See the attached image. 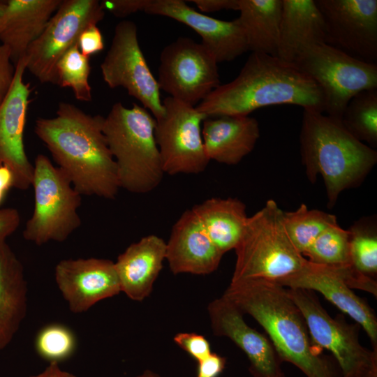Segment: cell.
Here are the masks:
<instances>
[{
    "label": "cell",
    "mask_w": 377,
    "mask_h": 377,
    "mask_svg": "<svg viewBox=\"0 0 377 377\" xmlns=\"http://www.w3.org/2000/svg\"><path fill=\"white\" fill-rule=\"evenodd\" d=\"M104 117L61 102L56 116L36 119L34 133L82 196L112 200L120 189L117 165L103 133Z\"/></svg>",
    "instance_id": "6da1fadb"
},
{
    "label": "cell",
    "mask_w": 377,
    "mask_h": 377,
    "mask_svg": "<svg viewBox=\"0 0 377 377\" xmlns=\"http://www.w3.org/2000/svg\"><path fill=\"white\" fill-rule=\"evenodd\" d=\"M286 104L324 110L321 89L294 64L251 52L233 80L218 86L195 107L209 117L249 116L263 107Z\"/></svg>",
    "instance_id": "7a4b0ae2"
},
{
    "label": "cell",
    "mask_w": 377,
    "mask_h": 377,
    "mask_svg": "<svg viewBox=\"0 0 377 377\" xmlns=\"http://www.w3.org/2000/svg\"><path fill=\"white\" fill-rule=\"evenodd\" d=\"M223 295L263 327L281 362L293 364L306 377H339L313 343L287 288L268 280L249 279L230 282Z\"/></svg>",
    "instance_id": "3957f363"
},
{
    "label": "cell",
    "mask_w": 377,
    "mask_h": 377,
    "mask_svg": "<svg viewBox=\"0 0 377 377\" xmlns=\"http://www.w3.org/2000/svg\"><path fill=\"white\" fill-rule=\"evenodd\" d=\"M300 142L306 177L313 184L322 177L329 208L342 191L361 184L377 162L375 149L354 138L341 120L316 110L304 109Z\"/></svg>",
    "instance_id": "277c9868"
},
{
    "label": "cell",
    "mask_w": 377,
    "mask_h": 377,
    "mask_svg": "<svg viewBox=\"0 0 377 377\" xmlns=\"http://www.w3.org/2000/svg\"><path fill=\"white\" fill-rule=\"evenodd\" d=\"M156 119L136 103H114L104 117L103 133L117 165L120 188L147 193L165 174L155 138Z\"/></svg>",
    "instance_id": "5b68a950"
},
{
    "label": "cell",
    "mask_w": 377,
    "mask_h": 377,
    "mask_svg": "<svg viewBox=\"0 0 377 377\" xmlns=\"http://www.w3.org/2000/svg\"><path fill=\"white\" fill-rule=\"evenodd\" d=\"M283 211L274 200L248 218L235 249L231 282L265 279L278 282L302 269L306 262L290 241L283 222Z\"/></svg>",
    "instance_id": "8992f818"
},
{
    "label": "cell",
    "mask_w": 377,
    "mask_h": 377,
    "mask_svg": "<svg viewBox=\"0 0 377 377\" xmlns=\"http://www.w3.org/2000/svg\"><path fill=\"white\" fill-rule=\"evenodd\" d=\"M34 205L22 231L23 238L41 246L66 241L82 224V195L44 154L36 156L31 183Z\"/></svg>",
    "instance_id": "52a82bcc"
},
{
    "label": "cell",
    "mask_w": 377,
    "mask_h": 377,
    "mask_svg": "<svg viewBox=\"0 0 377 377\" xmlns=\"http://www.w3.org/2000/svg\"><path fill=\"white\" fill-rule=\"evenodd\" d=\"M293 64L321 89L323 113L339 120L355 95L377 89L376 64L355 59L325 43L308 47Z\"/></svg>",
    "instance_id": "ba28073f"
},
{
    "label": "cell",
    "mask_w": 377,
    "mask_h": 377,
    "mask_svg": "<svg viewBox=\"0 0 377 377\" xmlns=\"http://www.w3.org/2000/svg\"><path fill=\"white\" fill-rule=\"evenodd\" d=\"M288 290L305 319L313 343L336 358L340 377H377V351L360 343L357 325L348 324L342 316L332 318L313 291Z\"/></svg>",
    "instance_id": "9c48e42d"
},
{
    "label": "cell",
    "mask_w": 377,
    "mask_h": 377,
    "mask_svg": "<svg viewBox=\"0 0 377 377\" xmlns=\"http://www.w3.org/2000/svg\"><path fill=\"white\" fill-rule=\"evenodd\" d=\"M105 16L101 1L62 0L41 35L27 49V69L41 83L57 84V64L82 32Z\"/></svg>",
    "instance_id": "30bf717a"
},
{
    "label": "cell",
    "mask_w": 377,
    "mask_h": 377,
    "mask_svg": "<svg viewBox=\"0 0 377 377\" xmlns=\"http://www.w3.org/2000/svg\"><path fill=\"white\" fill-rule=\"evenodd\" d=\"M163 115L156 119L155 138L164 173L199 174L209 162L202 136L207 117L195 106L171 96L163 100Z\"/></svg>",
    "instance_id": "8fae6325"
},
{
    "label": "cell",
    "mask_w": 377,
    "mask_h": 377,
    "mask_svg": "<svg viewBox=\"0 0 377 377\" xmlns=\"http://www.w3.org/2000/svg\"><path fill=\"white\" fill-rule=\"evenodd\" d=\"M157 82L169 96L197 106L220 85L218 62L202 43L181 36L162 50Z\"/></svg>",
    "instance_id": "7c38bea8"
},
{
    "label": "cell",
    "mask_w": 377,
    "mask_h": 377,
    "mask_svg": "<svg viewBox=\"0 0 377 377\" xmlns=\"http://www.w3.org/2000/svg\"><path fill=\"white\" fill-rule=\"evenodd\" d=\"M101 70L109 87L124 88L151 112L155 119L163 115L161 90L140 47L138 29L133 22L122 20L115 26Z\"/></svg>",
    "instance_id": "4fadbf2b"
},
{
    "label": "cell",
    "mask_w": 377,
    "mask_h": 377,
    "mask_svg": "<svg viewBox=\"0 0 377 377\" xmlns=\"http://www.w3.org/2000/svg\"><path fill=\"white\" fill-rule=\"evenodd\" d=\"M315 1L325 24L327 43L355 59L376 64L377 1Z\"/></svg>",
    "instance_id": "5bb4252c"
},
{
    "label": "cell",
    "mask_w": 377,
    "mask_h": 377,
    "mask_svg": "<svg viewBox=\"0 0 377 377\" xmlns=\"http://www.w3.org/2000/svg\"><path fill=\"white\" fill-rule=\"evenodd\" d=\"M26 70L24 57L15 66L12 86L0 105V166H6L11 170L14 188L22 191L31 187L34 175V164L27 155L24 142L31 93L30 84L24 82Z\"/></svg>",
    "instance_id": "9a60e30c"
},
{
    "label": "cell",
    "mask_w": 377,
    "mask_h": 377,
    "mask_svg": "<svg viewBox=\"0 0 377 377\" xmlns=\"http://www.w3.org/2000/svg\"><path fill=\"white\" fill-rule=\"evenodd\" d=\"M54 280L69 310L87 311L101 300L121 293L114 262L103 258H68L57 263Z\"/></svg>",
    "instance_id": "2e32d148"
},
{
    "label": "cell",
    "mask_w": 377,
    "mask_h": 377,
    "mask_svg": "<svg viewBox=\"0 0 377 377\" xmlns=\"http://www.w3.org/2000/svg\"><path fill=\"white\" fill-rule=\"evenodd\" d=\"M144 12L167 17L191 27L201 36V43L218 64L232 61L249 51L237 18L231 21L216 19L198 12L182 0H147Z\"/></svg>",
    "instance_id": "e0dca14e"
},
{
    "label": "cell",
    "mask_w": 377,
    "mask_h": 377,
    "mask_svg": "<svg viewBox=\"0 0 377 377\" xmlns=\"http://www.w3.org/2000/svg\"><path fill=\"white\" fill-rule=\"evenodd\" d=\"M207 311L214 334L229 338L244 351L254 377H276L282 372V362L271 341L247 325L232 302L222 295L209 304Z\"/></svg>",
    "instance_id": "ac0fdd59"
},
{
    "label": "cell",
    "mask_w": 377,
    "mask_h": 377,
    "mask_svg": "<svg viewBox=\"0 0 377 377\" xmlns=\"http://www.w3.org/2000/svg\"><path fill=\"white\" fill-rule=\"evenodd\" d=\"M276 283L287 288L319 292L362 326L369 337L374 350L377 351V318L374 311L355 294L335 270L307 260L298 272Z\"/></svg>",
    "instance_id": "d6986e66"
},
{
    "label": "cell",
    "mask_w": 377,
    "mask_h": 377,
    "mask_svg": "<svg viewBox=\"0 0 377 377\" xmlns=\"http://www.w3.org/2000/svg\"><path fill=\"white\" fill-rule=\"evenodd\" d=\"M223 256L194 212L185 211L166 242L165 259L170 271L174 274H209L218 268Z\"/></svg>",
    "instance_id": "ffe728a7"
},
{
    "label": "cell",
    "mask_w": 377,
    "mask_h": 377,
    "mask_svg": "<svg viewBox=\"0 0 377 377\" xmlns=\"http://www.w3.org/2000/svg\"><path fill=\"white\" fill-rule=\"evenodd\" d=\"M166 242L155 235L130 244L114 262L121 292L133 301L147 297L163 268Z\"/></svg>",
    "instance_id": "44dd1931"
},
{
    "label": "cell",
    "mask_w": 377,
    "mask_h": 377,
    "mask_svg": "<svg viewBox=\"0 0 377 377\" xmlns=\"http://www.w3.org/2000/svg\"><path fill=\"white\" fill-rule=\"evenodd\" d=\"M62 0H8L0 18V43L16 66L43 32Z\"/></svg>",
    "instance_id": "7402d4cb"
},
{
    "label": "cell",
    "mask_w": 377,
    "mask_h": 377,
    "mask_svg": "<svg viewBox=\"0 0 377 377\" xmlns=\"http://www.w3.org/2000/svg\"><path fill=\"white\" fill-rule=\"evenodd\" d=\"M202 136L209 161L236 165L254 149L260 129L249 116L209 117L202 122Z\"/></svg>",
    "instance_id": "603a6c76"
},
{
    "label": "cell",
    "mask_w": 377,
    "mask_h": 377,
    "mask_svg": "<svg viewBox=\"0 0 377 377\" xmlns=\"http://www.w3.org/2000/svg\"><path fill=\"white\" fill-rule=\"evenodd\" d=\"M327 43L325 24L315 0H282L276 57L293 64L308 47Z\"/></svg>",
    "instance_id": "cb8c5ba5"
},
{
    "label": "cell",
    "mask_w": 377,
    "mask_h": 377,
    "mask_svg": "<svg viewBox=\"0 0 377 377\" xmlns=\"http://www.w3.org/2000/svg\"><path fill=\"white\" fill-rule=\"evenodd\" d=\"M27 312L24 267L6 241L0 242V350L18 332Z\"/></svg>",
    "instance_id": "d4e9b609"
},
{
    "label": "cell",
    "mask_w": 377,
    "mask_h": 377,
    "mask_svg": "<svg viewBox=\"0 0 377 377\" xmlns=\"http://www.w3.org/2000/svg\"><path fill=\"white\" fill-rule=\"evenodd\" d=\"M314 264L334 269L350 288H357L377 295V283L354 266L350 251L348 230L338 223L326 228L303 253Z\"/></svg>",
    "instance_id": "484cf974"
},
{
    "label": "cell",
    "mask_w": 377,
    "mask_h": 377,
    "mask_svg": "<svg viewBox=\"0 0 377 377\" xmlns=\"http://www.w3.org/2000/svg\"><path fill=\"white\" fill-rule=\"evenodd\" d=\"M191 209L223 255L236 248L249 218L243 202L234 198H212Z\"/></svg>",
    "instance_id": "4316f807"
},
{
    "label": "cell",
    "mask_w": 377,
    "mask_h": 377,
    "mask_svg": "<svg viewBox=\"0 0 377 377\" xmlns=\"http://www.w3.org/2000/svg\"><path fill=\"white\" fill-rule=\"evenodd\" d=\"M249 51L276 57L282 0H238Z\"/></svg>",
    "instance_id": "83f0119b"
},
{
    "label": "cell",
    "mask_w": 377,
    "mask_h": 377,
    "mask_svg": "<svg viewBox=\"0 0 377 377\" xmlns=\"http://www.w3.org/2000/svg\"><path fill=\"white\" fill-rule=\"evenodd\" d=\"M341 121L357 140L375 149L377 146V89L363 90L348 103Z\"/></svg>",
    "instance_id": "f1b7e54d"
},
{
    "label": "cell",
    "mask_w": 377,
    "mask_h": 377,
    "mask_svg": "<svg viewBox=\"0 0 377 377\" xmlns=\"http://www.w3.org/2000/svg\"><path fill=\"white\" fill-rule=\"evenodd\" d=\"M283 222L290 241L302 255L326 228L337 223L335 215L309 209L304 203L294 211L283 212Z\"/></svg>",
    "instance_id": "f546056e"
},
{
    "label": "cell",
    "mask_w": 377,
    "mask_h": 377,
    "mask_svg": "<svg viewBox=\"0 0 377 377\" xmlns=\"http://www.w3.org/2000/svg\"><path fill=\"white\" fill-rule=\"evenodd\" d=\"M348 230L353 263L362 274L373 278L377 273V226L372 217L356 221Z\"/></svg>",
    "instance_id": "4dcf8cb0"
},
{
    "label": "cell",
    "mask_w": 377,
    "mask_h": 377,
    "mask_svg": "<svg viewBox=\"0 0 377 377\" xmlns=\"http://www.w3.org/2000/svg\"><path fill=\"white\" fill-rule=\"evenodd\" d=\"M90 69L89 57L83 55L78 44H76L64 54L57 64V84L71 88L78 101H91Z\"/></svg>",
    "instance_id": "1f68e13d"
},
{
    "label": "cell",
    "mask_w": 377,
    "mask_h": 377,
    "mask_svg": "<svg viewBox=\"0 0 377 377\" xmlns=\"http://www.w3.org/2000/svg\"><path fill=\"white\" fill-rule=\"evenodd\" d=\"M77 341L73 331L61 323H50L37 332L34 340L36 353L49 363H60L75 353Z\"/></svg>",
    "instance_id": "d6a6232c"
},
{
    "label": "cell",
    "mask_w": 377,
    "mask_h": 377,
    "mask_svg": "<svg viewBox=\"0 0 377 377\" xmlns=\"http://www.w3.org/2000/svg\"><path fill=\"white\" fill-rule=\"evenodd\" d=\"M173 341L197 362L212 353L209 341L201 334L194 332H180L176 334Z\"/></svg>",
    "instance_id": "836d02e7"
},
{
    "label": "cell",
    "mask_w": 377,
    "mask_h": 377,
    "mask_svg": "<svg viewBox=\"0 0 377 377\" xmlns=\"http://www.w3.org/2000/svg\"><path fill=\"white\" fill-rule=\"evenodd\" d=\"M15 66L11 61L9 49L0 45V105L3 102L12 86Z\"/></svg>",
    "instance_id": "e575fe53"
},
{
    "label": "cell",
    "mask_w": 377,
    "mask_h": 377,
    "mask_svg": "<svg viewBox=\"0 0 377 377\" xmlns=\"http://www.w3.org/2000/svg\"><path fill=\"white\" fill-rule=\"evenodd\" d=\"M78 47L81 53L88 57L103 50V35L97 25L89 26L82 32Z\"/></svg>",
    "instance_id": "d590c367"
},
{
    "label": "cell",
    "mask_w": 377,
    "mask_h": 377,
    "mask_svg": "<svg viewBox=\"0 0 377 377\" xmlns=\"http://www.w3.org/2000/svg\"><path fill=\"white\" fill-rule=\"evenodd\" d=\"M147 0H104L101 3L105 10L114 15L124 17L138 11H144Z\"/></svg>",
    "instance_id": "8d00e7d4"
},
{
    "label": "cell",
    "mask_w": 377,
    "mask_h": 377,
    "mask_svg": "<svg viewBox=\"0 0 377 377\" xmlns=\"http://www.w3.org/2000/svg\"><path fill=\"white\" fill-rule=\"evenodd\" d=\"M20 223L21 216L17 209L0 208V242L6 241L17 230Z\"/></svg>",
    "instance_id": "74e56055"
},
{
    "label": "cell",
    "mask_w": 377,
    "mask_h": 377,
    "mask_svg": "<svg viewBox=\"0 0 377 377\" xmlns=\"http://www.w3.org/2000/svg\"><path fill=\"white\" fill-rule=\"evenodd\" d=\"M226 358L214 353L198 362L196 377H218L223 371Z\"/></svg>",
    "instance_id": "f35d334b"
},
{
    "label": "cell",
    "mask_w": 377,
    "mask_h": 377,
    "mask_svg": "<svg viewBox=\"0 0 377 377\" xmlns=\"http://www.w3.org/2000/svg\"><path fill=\"white\" fill-rule=\"evenodd\" d=\"M196 6L205 13H212L221 10H238V0H191Z\"/></svg>",
    "instance_id": "ab89813d"
},
{
    "label": "cell",
    "mask_w": 377,
    "mask_h": 377,
    "mask_svg": "<svg viewBox=\"0 0 377 377\" xmlns=\"http://www.w3.org/2000/svg\"><path fill=\"white\" fill-rule=\"evenodd\" d=\"M15 180L11 170L6 166H0V205L10 188H14Z\"/></svg>",
    "instance_id": "60d3db41"
},
{
    "label": "cell",
    "mask_w": 377,
    "mask_h": 377,
    "mask_svg": "<svg viewBox=\"0 0 377 377\" xmlns=\"http://www.w3.org/2000/svg\"><path fill=\"white\" fill-rule=\"evenodd\" d=\"M29 377H77L74 374L62 370L59 364L49 363L46 368L40 373L31 375Z\"/></svg>",
    "instance_id": "b9f144b4"
},
{
    "label": "cell",
    "mask_w": 377,
    "mask_h": 377,
    "mask_svg": "<svg viewBox=\"0 0 377 377\" xmlns=\"http://www.w3.org/2000/svg\"><path fill=\"white\" fill-rule=\"evenodd\" d=\"M135 377H161V376L157 373L151 370L146 369L141 374L136 376Z\"/></svg>",
    "instance_id": "7bdbcfd3"
},
{
    "label": "cell",
    "mask_w": 377,
    "mask_h": 377,
    "mask_svg": "<svg viewBox=\"0 0 377 377\" xmlns=\"http://www.w3.org/2000/svg\"><path fill=\"white\" fill-rule=\"evenodd\" d=\"M7 6V1H0V18L3 14Z\"/></svg>",
    "instance_id": "ee69618b"
},
{
    "label": "cell",
    "mask_w": 377,
    "mask_h": 377,
    "mask_svg": "<svg viewBox=\"0 0 377 377\" xmlns=\"http://www.w3.org/2000/svg\"><path fill=\"white\" fill-rule=\"evenodd\" d=\"M276 377H286V376L282 371L279 375H277Z\"/></svg>",
    "instance_id": "f6af8a7d"
},
{
    "label": "cell",
    "mask_w": 377,
    "mask_h": 377,
    "mask_svg": "<svg viewBox=\"0 0 377 377\" xmlns=\"http://www.w3.org/2000/svg\"><path fill=\"white\" fill-rule=\"evenodd\" d=\"M0 45H1V43H0Z\"/></svg>",
    "instance_id": "bcb514c9"
}]
</instances>
